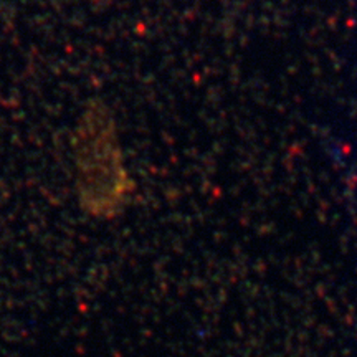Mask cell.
Wrapping results in <instances>:
<instances>
[{
    "label": "cell",
    "instance_id": "cell-1",
    "mask_svg": "<svg viewBox=\"0 0 357 357\" xmlns=\"http://www.w3.org/2000/svg\"><path fill=\"white\" fill-rule=\"evenodd\" d=\"M75 187L86 215L111 220L121 215L132 197L116 121L105 102L93 100L83 109L71 136Z\"/></svg>",
    "mask_w": 357,
    "mask_h": 357
}]
</instances>
